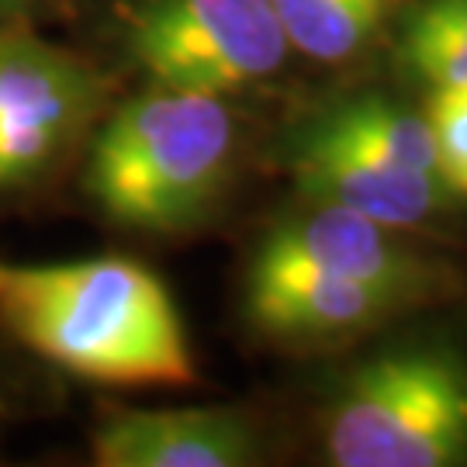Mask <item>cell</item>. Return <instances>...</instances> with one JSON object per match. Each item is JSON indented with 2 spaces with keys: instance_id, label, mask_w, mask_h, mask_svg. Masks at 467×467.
<instances>
[{
  "instance_id": "6da1fadb",
  "label": "cell",
  "mask_w": 467,
  "mask_h": 467,
  "mask_svg": "<svg viewBox=\"0 0 467 467\" xmlns=\"http://www.w3.org/2000/svg\"><path fill=\"white\" fill-rule=\"evenodd\" d=\"M0 329L84 381L184 388L194 357L173 295L132 256L0 260Z\"/></svg>"
},
{
  "instance_id": "7a4b0ae2",
  "label": "cell",
  "mask_w": 467,
  "mask_h": 467,
  "mask_svg": "<svg viewBox=\"0 0 467 467\" xmlns=\"http://www.w3.org/2000/svg\"><path fill=\"white\" fill-rule=\"evenodd\" d=\"M233 146L225 100L152 84L104 121L87 160V191L118 225L181 233L212 212Z\"/></svg>"
},
{
  "instance_id": "3957f363",
  "label": "cell",
  "mask_w": 467,
  "mask_h": 467,
  "mask_svg": "<svg viewBox=\"0 0 467 467\" xmlns=\"http://www.w3.org/2000/svg\"><path fill=\"white\" fill-rule=\"evenodd\" d=\"M339 467H447L467 457V360L447 347L378 353L347 374L326 426Z\"/></svg>"
},
{
  "instance_id": "277c9868",
  "label": "cell",
  "mask_w": 467,
  "mask_h": 467,
  "mask_svg": "<svg viewBox=\"0 0 467 467\" xmlns=\"http://www.w3.org/2000/svg\"><path fill=\"white\" fill-rule=\"evenodd\" d=\"M125 49L152 84L222 98L277 73L287 35L274 0H135Z\"/></svg>"
},
{
  "instance_id": "5b68a950",
  "label": "cell",
  "mask_w": 467,
  "mask_h": 467,
  "mask_svg": "<svg viewBox=\"0 0 467 467\" xmlns=\"http://www.w3.org/2000/svg\"><path fill=\"white\" fill-rule=\"evenodd\" d=\"M104 84L77 52L0 21V191L49 173L98 118Z\"/></svg>"
},
{
  "instance_id": "8992f818",
  "label": "cell",
  "mask_w": 467,
  "mask_h": 467,
  "mask_svg": "<svg viewBox=\"0 0 467 467\" xmlns=\"http://www.w3.org/2000/svg\"><path fill=\"white\" fill-rule=\"evenodd\" d=\"M287 160L301 194L316 204L360 212L388 229L419 225L451 198L443 181L388 163L384 156L329 129L322 118L301 132Z\"/></svg>"
},
{
  "instance_id": "52a82bcc",
  "label": "cell",
  "mask_w": 467,
  "mask_h": 467,
  "mask_svg": "<svg viewBox=\"0 0 467 467\" xmlns=\"http://www.w3.org/2000/svg\"><path fill=\"white\" fill-rule=\"evenodd\" d=\"M90 453L100 467H243L256 433L229 409H121L98 422Z\"/></svg>"
},
{
  "instance_id": "ba28073f",
  "label": "cell",
  "mask_w": 467,
  "mask_h": 467,
  "mask_svg": "<svg viewBox=\"0 0 467 467\" xmlns=\"http://www.w3.org/2000/svg\"><path fill=\"white\" fill-rule=\"evenodd\" d=\"M260 250L370 287L395 305L426 291V267L419 256L399 246L388 225L339 204H318L312 215L281 222Z\"/></svg>"
},
{
  "instance_id": "9c48e42d",
  "label": "cell",
  "mask_w": 467,
  "mask_h": 467,
  "mask_svg": "<svg viewBox=\"0 0 467 467\" xmlns=\"http://www.w3.org/2000/svg\"><path fill=\"white\" fill-rule=\"evenodd\" d=\"M395 301L339 281L333 274L298 260H284L270 253H256L246 281V312L250 322L270 336H333L378 322Z\"/></svg>"
},
{
  "instance_id": "30bf717a",
  "label": "cell",
  "mask_w": 467,
  "mask_h": 467,
  "mask_svg": "<svg viewBox=\"0 0 467 467\" xmlns=\"http://www.w3.org/2000/svg\"><path fill=\"white\" fill-rule=\"evenodd\" d=\"M322 121L339 135L360 142L364 150L384 156L388 163L440 181L436 139L430 132L426 115H412V111H405L399 104H388L381 98H364L326 111Z\"/></svg>"
},
{
  "instance_id": "8fae6325",
  "label": "cell",
  "mask_w": 467,
  "mask_h": 467,
  "mask_svg": "<svg viewBox=\"0 0 467 467\" xmlns=\"http://www.w3.org/2000/svg\"><path fill=\"white\" fill-rule=\"evenodd\" d=\"M391 0H274L287 46L312 59H347L378 32Z\"/></svg>"
},
{
  "instance_id": "7c38bea8",
  "label": "cell",
  "mask_w": 467,
  "mask_h": 467,
  "mask_svg": "<svg viewBox=\"0 0 467 467\" xmlns=\"http://www.w3.org/2000/svg\"><path fill=\"white\" fill-rule=\"evenodd\" d=\"M401 59L416 77L440 87H467V35L412 11L401 32Z\"/></svg>"
},
{
  "instance_id": "4fadbf2b",
  "label": "cell",
  "mask_w": 467,
  "mask_h": 467,
  "mask_svg": "<svg viewBox=\"0 0 467 467\" xmlns=\"http://www.w3.org/2000/svg\"><path fill=\"white\" fill-rule=\"evenodd\" d=\"M426 121L436 139L440 181L467 198V87H440L430 94Z\"/></svg>"
},
{
  "instance_id": "5bb4252c",
  "label": "cell",
  "mask_w": 467,
  "mask_h": 467,
  "mask_svg": "<svg viewBox=\"0 0 467 467\" xmlns=\"http://www.w3.org/2000/svg\"><path fill=\"white\" fill-rule=\"evenodd\" d=\"M416 15L433 17L440 25H451L461 35H467V0H422Z\"/></svg>"
},
{
  "instance_id": "9a60e30c",
  "label": "cell",
  "mask_w": 467,
  "mask_h": 467,
  "mask_svg": "<svg viewBox=\"0 0 467 467\" xmlns=\"http://www.w3.org/2000/svg\"><path fill=\"white\" fill-rule=\"evenodd\" d=\"M42 0H0V21H25Z\"/></svg>"
}]
</instances>
